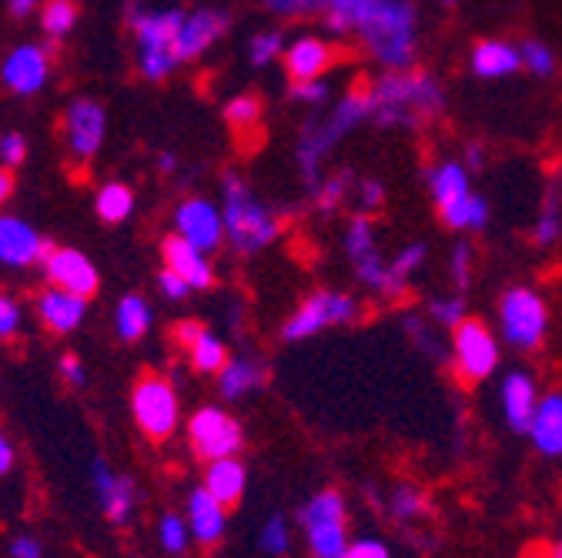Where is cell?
Returning a JSON list of instances; mask_svg holds the SVG:
<instances>
[{"instance_id":"obj_54","label":"cell","mask_w":562,"mask_h":558,"mask_svg":"<svg viewBox=\"0 0 562 558\" xmlns=\"http://www.w3.org/2000/svg\"><path fill=\"white\" fill-rule=\"evenodd\" d=\"M8 551H11V558H44V542L31 532H21L11 538Z\"/></svg>"},{"instance_id":"obj_50","label":"cell","mask_w":562,"mask_h":558,"mask_svg":"<svg viewBox=\"0 0 562 558\" xmlns=\"http://www.w3.org/2000/svg\"><path fill=\"white\" fill-rule=\"evenodd\" d=\"M21 321H24L21 305L11 295L0 292V341H11L21 331Z\"/></svg>"},{"instance_id":"obj_61","label":"cell","mask_w":562,"mask_h":558,"mask_svg":"<svg viewBox=\"0 0 562 558\" xmlns=\"http://www.w3.org/2000/svg\"><path fill=\"white\" fill-rule=\"evenodd\" d=\"M549 558H562V538H559V542H555V548H552V551H549Z\"/></svg>"},{"instance_id":"obj_19","label":"cell","mask_w":562,"mask_h":558,"mask_svg":"<svg viewBox=\"0 0 562 558\" xmlns=\"http://www.w3.org/2000/svg\"><path fill=\"white\" fill-rule=\"evenodd\" d=\"M50 75V54L41 44H21L8 54L4 67H0V81L8 91L31 98L47 84Z\"/></svg>"},{"instance_id":"obj_36","label":"cell","mask_w":562,"mask_h":558,"mask_svg":"<svg viewBox=\"0 0 562 558\" xmlns=\"http://www.w3.org/2000/svg\"><path fill=\"white\" fill-rule=\"evenodd\" d=\"M94 207H98V218H101V221H108V225H121V221L134 212V194H131V187H127V184L111 181V184H104V187L98 191Z\"/></svg>"},{"instance_id":"obj_46","label":"cell","mask_w":562,"mask_h":558,"mask_svg":"<svg viewBox=\"0 0 562 558\" xmlns=\"http://www.w3.org/2000/svg\"><path fill=\"white\" fill-rule=\"evenodd\" d=\"M225 121L235 130H251L261 121V101L255 94H238L225 104Z\"/></svg>"},{"instance_id":"obj_22","label":"cell","mask_w":562,"mask_h":558,"mask_svg":"<svg viewBox=\"0 0 562 558\" xmlns=\"http://www.w3.org/2000/svg\"><path fill=\"white\" fill-rule=\"evenodd\" d=\"M50 244L21 218L0 215V264L8 267H34L47 258Z\"/></svg>"},{"instance_id":"obj_6","label":"cell","mask_w":562,"mask_h":558,"mask_svg":"<svg viewBox=\"0 0 562 558\" xmlns=\"http://www.w3.org/2000/svg\"><path fill=\"white\" fill-rule=\"evenodd\" d=\"M184 24V11L178 8H134L127 14V27L137 44V71L148 81H165L178 71V31Z\"/></svg>"},{"instance_id":"obj_39","label":"cell","mask_w":562,"mask_h":558,"mask_svg":"<svg viewBox=\"0 0 562 558\" xmlns=\"http://www.w3.org/2000/svg\"><path fill=\"white\" fill-rule=\"evenodd\" d=\"M258 548L271 558H281V555H289L292 551V522L274 512L265 519L261 532H258Z\"/></svg>"},{"instance_id":"obj_24","label":"cell","mask_w":562,"mask_h":558,"mask_svg":"<svg viewBox=\"0 0 562 558\" xmlns=\"http://www.w3.org/2000/svg\"><path fill=\"white\" fill-rule=\"evenodd\" d=\"M188 528H191V538L194 545L201 548H215L222 538H225V528H228V509L207 492V488H194L188 496Z\"/></svg>"},{"instance_id":"obj_52","label":"cell","mask_w":562,"mask_h":558,"mask_svg":"<svg viewBox=\"0 0 562 558\" xmlns=\"http://www.w3.org/2000/svg\"><path fill=\"white\" fill-rule=\"evenodd\" d=\"M345 558H392V551L382 538H356L348 542Z\"/></svg>"},{"instance_id":"obj_31","label":"cell","mask_w":562,"mask_h":558,"mask_svg":"<svg viewBox=\"0 0 562 558\" xmlns=\"http://www.w3.org/2000/svg\"><path fill=\"white\" fill-rule=\"evenodd\" d=\"M151 321H155V311L140 295H124L114 308V331L121 341H140L148 334Z\"/></svg>"},{"instance_id":"obj_40","label":"cell","mask_w":562,"mask_h":558,"mask_svg":"<svg viewBox=\"0 0 562 558\" xmlns=\"http://www.w3.org/2000/svg\"><path fill=\"white\" fill-rule=\"evenodd\" d=\"M402 328H405L408 341H412V344L418 348V352H426V355H432L436 362H446V358H449V348H442L439 334L432 331V328H436L432 321H426V318H418V315H405Z\"/></svg>"},{"instance_id":"obj_44","label":"cell","mask_w":562,"mask_h":558,"mask_svg":"<svg viewBox=\"0 0 562 558\" xmlns=\"http://www.w3.org/2000/svg\"><path fill=\"white\" fill-rule=\"evenodd\" d=\"M426 315H429V321L436 328H446V331H452L456 324H462L469 318L465 315V301L459 295H439V298H432L426 305Z\"/></svg>"},{"instance_id":"obj_1","label":"cell","mask_w":562,"mask_h":558,"mask_svg":"<svg viewBox=\"0 0 562 558\" xmlns=\"http://www.w3.org/2000/svg\"><path fill=\"white\" fill-rule=\"evenodd\" d=\"M372 94V121L382 130H422L446 111V88L429 71H382Z\"/></svg>"},{"instance_id":"obj_2","label":"cell","mask_w":562,"mask_h":558,"mask_svg":"<svg viewBox=\"0 0 562 558\" xmlns=\"http://www.w3.org/2000/svg\"><path fill=\"white\" fill-rule=\"evenodd\" d=\"M369 121H372L369 88H351L335 104L322 107L312 121H305V127L299 134V145H295V161H299V174L308 191H315L322 184V178H325L322 164L335 155V148L351 130H359Z\"/></svg>"},{"instance_id":"obj_3","label":"cell","mask_w":562,"mask_h":558,"mask_svg":"<svg viewBox=\"0 0 562 558\" xmlns=\"http://www.w3.org/2000/svg\"><path fill=\"white\" fill-rule=\"evenodd\" d=\"M418 27L415 0H379L356 37L382 71H408L418 57Z\"/></svg>"},{"instance_id":"obj_59","label":"cell","mask_w":562,"mask_h":558,"mask_svg":"<svg viewBox=\"0 0 562 558\" xmlns=\"http://www.w3.org/2000/svg\"><path fill=\"white\" fill-rule=\"evenodd\" d=\"M11 194H14V174L4 168V171H0V204H4Z\"/></svg>"},{"instance_id":"obj_17","label":"cell","mask_w":562,"mask_h":558,"mask_svg":"<svg viewBox=\"0 0 562 558\" xmlns=\"http://www.w3.org/2000/svg\"><path fill=\"white\" fill-rule=\"evenodd\" d=\"M232 27V14L225 8H194L191 14H184V24L178 31V64L198 60L207 47H215Z\"/></svg>"},{"instance_id":"obj_4","label":"cell","mask_w":562,"mask_h":558,"mask_svg":"<svg viewBox=\"0 0 562 558\" xmlns=\"http://www.w3.org/2000/svg\"><path fill=\"white\" fill-rule=\"evenodd\" d=\"M222 218L225 241L235 254H258L281 235V218L274 215V207L265 204L241 174L222 178Z\"/></svg>"},{"instance_id":"obj_45","label":"cell","mask_w":562,"mask_h":558,"mask_svg":"<svg viewBox=\"0 0 562 558\" xmlns=\"http://www.w3.org/2000/svg\"><path fill=\"white\" fill-rule=\"evenodd\" d=\"M519 54H522V67L532 75V78H552L555 75V54H552V47L549 44H542V41H526V44H519Z\"/></svg>"},{"instance_id":"obj_62","label":"cell","mask_w":562,"mask_h":558,"mask_svg":"<svg viewBox=\"0 0 562 558\" xmlns=\"http://www.w3.org/2000/svg\"><path fill=\"white\" fill-rule=\"evenodd\" d=\"M439 4H442V8H456V4H459V0H439Z\"/></svg>"},{"instance_id":"obj_25","label":"cell","mask_w":562,"mask_h":558,"mask_svg":"<svg viewBox=\"0 0 562 558\" xmlns=\"http://www.w3.org/2000/svg\"><path fill=\"white\" fill-rule=\"evenodd\" d=\"M34 308H37V321H41L47 331H54V334H70V331H78V328H81V321H85V315H88V298L70 295V292H64V288L47 285V288L37 295Z\"/></svg>"},{"instance_id":"obj_10","label":"cell","mask_w":562,"mask_h":558,"mask_svg":"<svg viewBox=\"0 0 562 558\" xmlns=\"http://www.w3.org/2000/svg\"><path fill=\"white\" fill-rule=\"evenodd\" d=\"M449 362L462 382H485L503 365V338L479 318H465L449 331Z\"/></svg>"},{"instance_id":"obj_9","label":"cell","mask_w":562,"mask_h":558,"mask_svg":"<svg viewBox=\"0 0 562 558\" xmlns=\"http://www.w3.org/2000/svg\"><path fill=\"white\" fill-rule=\"evenodd\" d=\"M549 334V305L536 288L513 285L499 298V338L513 352H536Z\"/></svg>"},{"instance_id":"obj_49","label":"cell","mask_w":562,"mask_h":558,"mask_svg":"<svg viewBox=\"0 0 562 558\" xmlns=\"http://www.w3.org/2000/svg\"><path fill=\"white\" fill-rule=\"evenodd\" d=\"M351 197H356V207H359L362 215H375L379 207L385 204V187H382V181L369 178V181L356 184V194H351Z\"/></svg>"},{"instance_id":"obj_38","label":"cell","mask_w":562,"mask_h":558,"mask_svg":"<svg viewBox=\"0 0 562 558\" xmlns=\"http://www.w3.org/2000/svg\"><path fill=\"white\" fill-rule=\"evenodd\" d=\"M78 24V4L75 0H44L41 4V27L47 37L60 41L67 37L70 31H75Z\"/></svg>"},{"instance_id":"obj_35","label":"cell","mask_w":562,"mask_h":558,"mask_svg":"<svg viewBox=\"0 0 562 558\" xmlns=\"http://www.w3.org/2000/svg\"><path fill=\"white\" fill-rule=\"evenodd\" d=\"M385 512L395 519V522H415V519H426L429 515V499L422 492L418 485L412 481H398L389 499H385Z\"/></svg>"},{"instance_id":"obj_12","label":"cell","mask_w":562,"mask_h":558,"mask_svg":"<svg viewBox=\"0 0 562 558\" xmlns=\"http://www.w3.org/2000/svg\"><path fill=\"white\" fill-rule=\"evenodd\" d=\"M345 258L351 261V271H356L359 285L369 288L372 295L382 298H398V285L392 282L389 271V258L379 248V231L375 221L369 215H356L345 228Z\"/></svg>"},{"instance_id":"obj_47","label":"cell","mask_w":562,"mask_h":558,"mask_svg":"<svg viewBox=\"0 0 562 558\" xmlns=\"http://www.w3.org/2000/svg\"><path fill=\"white\" fill-rule=\"evenodd\" d=\"M472 267H475V251L469 241H456L452 254H449V274L459 292H465L472 285Z\"/></svg>"},{"instance_id":"obj_13","label":"cell","mask_w":562,"mask_h":558,"mask_svg":"<svg viewBox=\"0 0 562 558\" xmlns=\"http://www.w3.org/2000/svg\"><path fill=\"white\" fill-rule=\"evenodd\" d=\"M188 442H191L194 455L204 462L232 458L245 448V429L222 405H201L188 418Z\"/></svg>"},{"instance_id":"obj_56","label":"cell","mask_w":562,"mask_h":558,"mask_svg":"<svg viewBox=\"0 0 562 558\" xmlns=\"http://www.w3.org/2000/svg\"><path fill=\"white\" fill-rule=\"evenodd\" d=\"M14 462H18V448L14 442L8 439V432L0 429V478H8L14 471Z\"/></svg>"},{"instance_id":"obj_32","label":"cell","mask_w":562,"mask_h":558,"mask_svg":"<svg viewBox=\"0 0 562 558\" xmlns=\"http://www.w3.org/2000/svg\"><path fill=\"white\" fill-rule=\"evenodd\" d=\"M375 4H379V0H331V8L325 11L322 21H325V27L331 34H351V37H356Z\"/></svg>"},{"instance_id":"obj_29","label":"cell","mask_w":562,"mask_h":558,"mask_svg":"<svg viewBox=\"0 0 562 558\" xmlns=\"http://www.w3.org/2000/svg\"><path fill=\"white\" fill-rule=\"evenodd\" d=\"M211 496H215L225 509L238 505L248 492V468L238 455L232 458H215L204 462V481H201Z\"/></svg>"},{"instance_id":"obj_14","label":"cell","mask_w":562,"mask_h":558,"mask_svg":"<svg viewBox=\"0 0 562 558\" xmlns=\"http://www.w3.org/2000/svg\"><path fill=\"white\" fill-rule=\"evenodd\" d=\"M91 488H94V499L98 509L104 512V519L117 528H124L134 519L137 509V481L124 471H117L114 465H108L104 458H94L91 465Z\"/></svg>"},{"instance_id":"obj_5","label":"cell","mask_w":562,"mask_h":558,"mask_svg":"<svg viewBox=\"0 0 562 558\" xmlns=\"http://www.w3.org/2000/svg\"><path fill=\"white\" fill-rule=\"evenodd\" d=\"M426 187L449 231H482L488 225V201L472 191V171L465 161H436L426 171Z\"/></svg>"},{"instance_id":"obj_57","label":"cell","mask_w":562,"mask_h":558,"mask_svg":"<svg viewBox=\"0 0 562 558\" xmlns=\"http://www.w3.org/2000/svg\"><path fill=\"white\" fill-rule=\"evenodd\" d=\"M482 164H485V148H482L479 141H469V145H465V168L475 171V168H482Z\"/></svg>"},{"instance_id":"obj_28","label":"cell","mask_w":562,"mask_h":558,"mask_svg":"<svg viewBox=\"0 0 562 558\" xmlns=\"http://www.w3.org/2000/svg\"><path fill=\"white\" fill-rule=\"evenodd\" d=\"M469 67H472V75L482 78V81H499V78H509V75L522 71V54L509 41L488 37V41H479L472 47Z\"/></svg>"},{"instance_id":"obj_53","label":"cell","mask_w":562,"mask_h":558,"mask_svg":"<svg viewBox=\"0 0 562 558\" xmlns=\"http://www.w3.org/2000/svg\"><path fill=\"white\" fill-rule=\"evenodd\" d=\"M158 288H161V295H165L168 301H184V298L191 295V285L184 282V277H178L171 267H165V271L158 274Z\"/></svg>"},{"instance_id":"obj_16","label":"cell","mask_w":562,"mask_h":558,"mask_svg":"<svg viewBox=\"0 0 562 558\" xmlns=\"http://www.w3.org/2000/svg\"><path fill=\"white\" fill-rule=\"evenodd\" d=\"M41 267H44L47 285H54V288H64L81 298L98 295V285H101L98 267L88 254H81L75 248H50L47 258L41 261Z\"/></svg>"},{"instance_id":"obj_18","label":"cell","mask_w":562,"mask_h":558,"mask_svg":"<svg viewBox=\"0 0 562 558\" xmlns=\"http://www.w3.org/2000/svg\"><path fill=\"white\" fill-rule=\"evenodd\" d=\"M104 107L91 98H78L67 107V121H64V134H67V148L78 161H91L101 145H104Z\"/></svg>"},{"instance_id":"obj_34","label":"cell","mask_w":562,"mask_h":558,"mask_svg":"<svg viewBox=\"0 0 562 558\" xmlns=\"http://www.w3.org/2000/svg\"><path fill=\"white\" fill-rule=\"evenodd\" d=\"M559 238H562V191L549 187L542 204H539V215L532 221V244L552 248Z\"/></svg>"},{"instance_id":"obj_11","label":"cell","mask_w":562,"mask_h":558,"mask_svg":"<svg viewBox=\"0 0 562 558\" xmlns=\"http://www.w3.org/2000/svg\"><path fill=\"white\" fill-rule=\"evenodd\" d=\"M362 318V301L356 295H345L335 288H318L302 298V305L281 324V338L285 341H308L328 328L356 324Z\"/></svg>"},{"instance_id":"obj_23","label":"cell","mask_w":562,"mask_h":558,"mask_svg":"<svg viewBox=\"0 0 562 558\" xmlns=\"http://www.w3.org/2000/svg\"><path fill=\"white\" fill-rule=\"evenodd\" d=\"M175 338L184 348V355H188V362H191L194 372H201V375H218L225 368L228 348H225V341L215 331H211V328H204L198 321H181L175 328Z\"/></svg>"},{"instance_id":"obj_27","label":"cell","mask_w":562,"mask_h":558,"mask_svg":"<svg viewBox=\"0 0 562 558\" xmlns=\"http://www.w3.org/2000/svg\"><path fill=\"white\" fill-rule=\"evenodd\" d=\"M526 439L536 448V455L562 458V391H546L539 398Z\"/></svg>"},{"instance_id":"obj_26","label":"cell","mask_w":562,"mask_h":558,"mask_svg":"<svg viewBox=\"0 0 562 558\" xmlns=\"http://www.w3.org/2000/svg\"><path fill=\"white\" fill-rule=\"evenodd\" d=\"M161 258H165V267H171L178 277H184V282L191 285V292H204V288L215 285V267H211L207 251L194 248L181 235H171L165 241Z\"/></svg>"},{"instance_id":"obj_8","label":"cell","mask_w":562,"mask_h":558,"mask_svg":"<svg viewBox=\"0 0 562 558\" xmlns=\"http://www.w3.org/2000/svg\"><path fill=\"white\" fill-rule=\"evenodd\" d=\"M131 418L148 442H168L181 425V398L165 375H145L131 388Z\"/></svg>"},{"instance_id":"obj_7","label":"cell","mask_w":562,"mask_h":558,"mask_svg":"<svg viewBox=\"0 0 562 558\" xmlns=\"http://www.w3.org/2000/svg\"><path fill=\"white\" fill-rule=\"evenodd\" d=\"M299 525L312 558H345L348 551V505L338 488H322L302 509Z\"/></svg>"},{"instance_id":"obj_37","label":"cell","mask_w":562,"mask_h":558,"mask_svg":"<svg viewBox=\"0 0 562 558\" xmlns=\"http://www.w3.org/2000/svg\"><path fill=\"white\" fill-rule=\"evenodd\" d=\"M426 258H429V248L422 244V241H412V244H405L402 251H395L392 258H389V271H392V282L398 285V292L405 295V288H408V282L412 277L426 267Z\"/></svg>"},{"instance_id":"obj_20","label":"cell","mask_w":562,"mask_h":558,"mask_svg":"<svg viewBox=\"0 0 562 558\" xmlns=\"http://www.w3.org/2000/svg\"><path fill=\"white\" fill-rule=\"evenodd\" d=\"M539 398H542L539 385H536V378L529 372L513 368L509 375H503V382H499V411H503V422H506L509 432H516V435L529 432Z\"/></svg>"},{"instance_id":"obj_21","label":"cell","mask_w":562,"mask_h":558,"mask_svg":"<svg viewBox=\"0 0 562 558\" xmlns=\"http://www.w3.org/2000/svg\"><path fill=\"white\" fill-rule=\"evenodd\" d=\"M281 64H285V75L295 81H318L335 67V44L328 37H315V34H302L295 41H289L285 54H281Z\"/></svg>"},{"instance_id":"obj_58","label":"cell","mask_w":562,"mask_h":558,"mask_svg":"<svg viewBox=\"0 0 562 558\" xmlns=\"http://www.w3.org/2000/svg\"><path fill=\"white\" fill-rule=\"evenodd\" d=\"M37 4H41V0H8V8H11L14 18H27Z\"/></svg>"},{"instance_id":"obj_51","label":"cell","mask_w":562,"mask_h":558,"mask_svg":"<svg viewBox=\"0 0 562 558\" xmlns=\"http://www.w3.org/2000/svg\"><path fill=\"white\" fill-rule=\"evenodd\" d=\"M24 158H27V141H24V134L11 130V134L0 137V161H4L8 168H18Z\"/></svg>"},{"instance_id":"obj_60","label":"cell","mask_w":562,"mask_h":558,"mask_svg":"<svg viewBox=\"0 0 562 558\" xmlns=\"http://www.w3.org/2000/svg\"><path fill=\"white\" fill-rule=\"evenodd\" d=\"M158 164H161V171H168V174H171V171L178 168V161H175V155H161V158H158Z\"/></svg>"},{"instance_id":"obj_30","label":"cell","mask_w":562,"mask_h":558,"mask_svg":"<svg viewBox=\"0 0 562 558\" xmlns=\"http://www.w3.org/2000/svg\"><path fill=\"white\" fill-rule=\"evenodd\" d=\"M265 385H268V368L251 355L228 358L225 368L218 372V395L225 401H241V398L261 391Z\"/></svg>"},{"instance_id":"obj_41","label":"cell","mask_w":562,"mask_h":558,"mask_svg":"<svg viewBox=\"0 0 562 558\" xmlns=\"http://www.w3.org/2000/svg\"><path fill=\"white\" fill-rule=\"evenodd\" d=\"M158 542H161V551H168V555H184L188 548H191V528H188V519L184 515H178V512H165L161 519H158Z\"/></svg>"},{"instance_id":"obj_42","label":"cell","mask_w":562,"mask_h":558,"mask_svg":"<svg viewBox=\"0 0 562 558\" xmlns=\"http://www.w3.org/2000/svg\"><path fill=\"white\" fill-rule=\"evenodd\" d=\"M265 11L281 21H302V18H325L331 0H261Z\"/></svg>"},{"instance_id":"obj_43","label":"cell","mask_w":562,"mask_h":558,"mask_svg":"<svg viewBox=\"0 0 562 558\" xmlns=\"http://www.w3.org/2000/svg\"><path fill=\"white\" fill-rule=\"evenodd\" d=\"M285 47H289V41L281 31H258L248 41V60H251V67H268V64L281 60Z\"/></svg>"},{"instance_id":"obj_15","label":"cell","mask_w":562,"mask_h":558,"mask_svg":"<svg viewBox=\"0 0 562 558\" xmlns=\"http://www.w3.org/2000/svg\"><path fill=\"white\" fill-rule=\"evenodd\" d=\"M175 235L191 241L201 251H218L225 244V218L222 207L207 197H184L175 212Z\"/></svg>"},{"instance_id":"obj_48","label":"cell","mask_w":562,"mask_h":558,"mask_svg":"<svg viewBox=\"0 0 562 558\" xmlns=\"http://www.w3.org/2000/svg\"><path fill=\"white\" fill-rule=\"evenodd\" d=\"M292 98H295L299 104H305V107L322 111V107L331 104V88H328L325 78H318V81H295V84H292Z\"/></svg>"},{"instance_id":"obj_33","label":"cell","mask_w":562,"mask_h":558,"mask_svg":"<svg viewBox=\"0 0 562 558\" xmlns=\"http://www.w3.org/2000/svg\"><path fill=\"white\" fill-rule=\"evenodd\" d=\"M356 184H359V178L351 174V171H345V168H338L335 174L322 178V184L312 191L315 212H318V215H335L338 207H341L351 194H356Z\"/></svg>"},{"instance_id":"obj_55","label":"cell","mask_w":562,"mask_h":558,"mask_svg":"<svg viewBox=\"0 0 562 558\" xmlns=\"http://www.w3.org/2000/svg\"><path fill=\"white\" fill-rule=\"evenodd\" d=\"M60 375H64L67 385H75V388H81V385L88 382L85 365H81V358H75V355H64V358H60Z\"/></svg>"}]
</instances>
